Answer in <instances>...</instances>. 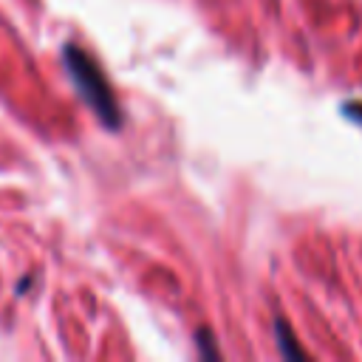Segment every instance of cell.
I'll return each instance as SVG.
<instances>
[{
    "label": "cell",
    "instance_id": "6da1fadb",
    "mask_svg": "<svg viewBox=\"0 0 362 362\" xmlns=\"http://www.w3.org/2000/svg\"><path fill=\"white\" fill-rule=\"evenodd\" d=\"M62 62H65V74H68L71 85L76 88L82 102L90 107V113L107 130H119L122 127V107L116 102V93H113L107 76L96 65V59L88 51H82L79 45L65 42L62 45Z\"/></svg>",
    "mask_w": 362,
    "mask_h": 362
},
{
    "label": "cell",
    "instance_id": "7a4b0ae2",
    "mask_svg": "<svg viewBox=\"0 0 362 362\" xmlns=\"http://www.w3.org/2000/svg\"><path fill=\"white\" fill-rule=\"evenodd\" d=\"M274 334H277V348L286 359H308V354L294 342V334L286 320H274Z\"/></svg>",
    "mask_w": 362,
    "mask_h": 362
},
{
    "label": "cell",
    "instance_id": "3957f363",
    "mask_svg": "<svg viewBox=\"0 0 362 362\" xmlns=\"http://www.w3.org/2000/svg\"><path fill=\"white\" fill-rule=\"evenodd\" d=\"M195 342H198V354H201V356H206V359H218V348H215L212 334H209L206 328H201V331L195 334Z\"/></svg>",
    "mask_w": 362,
    "mask_h": 362
},
{
    "label": "cell",
    "instance_id": "277c9868",
    "mask_svg": "<svg viewBox=\"0 0 362 362\" xmlns=\"http://www.w3.org/2000/svg\"><path fill=\"white\" fill-rule=\"evenodd\" d=\"M342 113H345L348 119H354V122L362 124V102H348V105H342Z\"/></svg>",
    "mask_w": 362,
    "mask_h": 362
}]
</instances>
